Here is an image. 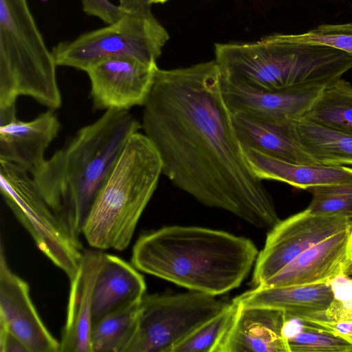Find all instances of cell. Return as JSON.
<instances>
[{
    "label": "cell",
    "instance_id": "603a6c76",
    "mask_svg": "<svg viewBox=\"0 0 352 352\" xmlns=\"http://www.w3.org/2000/svg\"><path fill=\"white\" fill-rule=\"evenodd\" d=\"M303 118L352 136V85L341 78L326 87Z\"/></svg>",
    "mask_w": 352,
    "mask_h": 352
},
{
    "label": "cell",
    "instance_id": "d6a6232c",
    "mask_svg": "<svg viewBox=\"0 0 352 352\" xmlns=\"http://www.w3.org/2000/svg\"><path fill=\"white\" fill-rule=\"evenodd\" d=\"M148 1H151V2L154 3V2H157V1H158L160 0H148Z\"/></svg>",
    "mask_w": 352,
    "mask_h": 352
},
{
    "label": "cell",
    "instance_id": "836d02e7",
    "mask_svg": "<svg viewBox=\"0 0 352 352\" xmlns=\"http://www.w3.org/2000/svg\"><path fill=\"white\" fill-rule=\"evenodd\" d=\"M351 274H352V272H351Z\"/></svg>",
    "mask_w": 352,
    "mask_h": 352
},
{
    "label": "cell",
    "instance_id": "7c38bea8",
    "mask_svg": "<svg viewBox=\"0 0 352 352\" xmlns=\"http://www.w3.org/2000/svg\"><path fill=\"white\" fill-rule=\"evenodd\" d=\"M0 325L26 346L30 352L60 351L58 342L39 316L28 283L9 267L3 245L0 251Z\"/></svg>",
    "mask_w": 352,
    "mask_h": 352
},
{
    "label": "cell",
    "instance_id": "4fadbf2b",
    "mask_svg": "<svg viewBox=\"0 0 352 352\" xmlns=\"http://www.w3.org/2000/svg\"><path fill=\"white\" fill-rule=\"evenodd\" d=\"M352 272V226L307 249L259 287L314 285Z\"/></svg>",
    "mask_w": 352,
    "mask_h": 352
},
{
    "label": "cell",
    "instance_id": "d4e9b609",
    "mask_svg": "<svg viewBox=\"0 0 352 352\" xmlns=\"http://www.w3.org/2000/svg\"><path fill=\"white\" fill-rule=\"evenodd\" d=\"M140 302L115 311L92 324V352H123L133 334Z\"/></svg>",
    "mask_w": 352,
    "mask_h": 352
},
{
    "label": "cell",
    "instance_id": "9c48e42d",
    "mask_svg": "<svg viewBox=\"0 0 352 352\" xmlns=\"http://www.w3.org/2000/svg\"><path fill=\"white\" fill-rule=\"evenodd\" d=\"M229 303L194 292L142 298L136 326L123 352H172L174 346Z\"/></svg>",
    "mask_w": 352,
    "mask_h": 352
},
{
    "label": "cell",
    "instance_id": "277c9868",
    "mask_svg": "<svg viewBox=\"0 0 352 352\" xmlns=\"http://www.w3.org/2000/svg\"><path fill=\"white\" fill-rule=\"evenodd\" d=\"M221 76L263 91L327 87L352 69V55L326 45L274 34L249 43L214 45Z\"/></svg>",
    "mask_w": 352,
    "mask_h": 352
},
{
    "label": "cell",
    "instance_id": "7402d4cb",
    "mask_svg": "<svg viewBox=\"0 0 352 352\" xmlns=\"http://www.w3.org/2000/svg\"><path fill=\"white\" fill-rule=\"evenodd\" d=\"M297 139L319 164L352 166V136L312 122L302 117L292 120Z\"/></svg>",
    "mask_w": 352,
    "mask_h": 352
},
{
    "label": "cell",
    "instance_id": "52a82bcc",
    "mask_svg": "<svg viewBox=\"0 0 352 352\" xmlns=\"http://www.w3.org/2000/svg\"><path fill=\"white\" fill-rule=\"evenodd\" d=\"M151 3L148 0H120L126 13L118 21L53 47L56 65L85 72L91 65L112 57L156 63L169 35L153 14Z\"/></svg>",
    "mask_w": 352,
    "mask_h": 352
},
{
    "label": "cell",
    "instance_id": "ba28073f",
    "mask_svg": "<svg viewBox=\"0 0 352 352\" xmlns=\"http://www.w3.org/2000/svg\"><path fill=\"white\" fill-rule=\"evenodd\" d=\"M0 187L7 205L37 247L72 278L82 256L80 241L72 235L49 205L32 175L22 167L0 159Z\"/></svg>",
    "mask_w": 352,
    "mask_h": 352
},
{
    "label": "cell",
    "instance_id": "30bf717a",
    "mask_svg": "<svg viewBox=\"0 0 352 352\" xmlns=\"http://www.w3.org/2000/svg\"><path fill=\"white\" fill-rule=\"evenodd\" d=\"M352 226L342 214L314 213L307 208L269 230L254 264L252 283L261 286L302 252Z\"/></svg>",
    "mask_w": 352,
    "mask_h": 352
},
{
    "label": "cell",
    "instance_id": "9a60e30c",
    "mask_svg": "<svg viewBox=\"0 0 352 352\" xmlns=\"http://www.w3.org/2000/svg\"><path fill=\"white\" fill-rule=\"evenodd\" d=\"M221 86L232 114L246 113L282 120L304 117L325 88L310 86L263 91L244 87L221 76Z\"/></svg>",
    "mask_w": 352,
    "mask_h": 352
},
{
    "label": "cell",
    "instance_id": "5b68a950",
    "mask_svg": "<svg viewBox=\"0 0 352 352\" xmlns=\"http://www.w3.org/2000/svg\"><path fill=\"white\" fill-rule=\"evenodd\" d=\"M162 174L157 150L142 133H133L98 191L82 234L95 249L123 250Z\"/></svg>",
    "mask_w": 352,
    "mask_h": 352
},
{
    "label": "cell",
    "instance_id": "f546056e",
    "mask_svg": "<svg viewBox=\"0 0 352 352\" xmlns=\"http://www.w3.org/2000/svg\"><path fill=\"white\" fill-rule=\"evenodd\" d=\"M82 8L87 14L99 17L109 25L118 21L126 13L120 5L116 6L108 0H83Z\"/></svg>",
    "mask_w": 352,
    "mask_h": 352
},
{
    "label": "cell",
    "instance_id": "3957f363",
    "mask_svg": "<svg viewBox=\"0 0 352 352\" xmlns=\"http://www.w3.org/2000/svg\"><path fill=\"white\" fill-rule=\"evenodd\" d=\"M140 128L129 111H105L30 173L76 239L126 142Z\"/></svg>",
    "mask_w": 352,
    "mask_h": 352
},
{
    "label": "cell",
    "instance_id": "44dd1931",
    "mask_svg": "<svg viewBox=\"0 0 352 352\" xmlns=\"http://www.w3.org/2000/svg\"><path fill=\"white\" fill-rule=\"evenodd\" d=\"M333 292L328 283L281 287H256L232 302L243 306L282 309L292 316H307L328 308Z\"/></svg>",
    "mask_w": 352,
    "mask_h": 352
},
{
    "label": "cell",
    "instance_id": "6da1fadb",
    "mask_svg": "<svg viewBox=\"0 0 352 352\" xmlns=\"http://www.w3.org/2000/svg\"><path fill=\"white\" fill-rule=\"evenodd\" d=\"M143 107L144 134L176 187L259 228L280 221L263 180L246 162L215 60L157 67Z\"/></svg>",
    "mask_w": 352,
    "mask_h": 352
},
{
    "label": "cell",
    "instance_id": "8992f818",
    "mask_svg": "<svg viewBox=\"0 0 352 352\" xmlns=\"http://www.w3.org/2000/svg\"><path fill=\"white\" fill-rule=\"evenodd\" d=\"M56 66L27 0H0V125L16 118L21 96L60 107Z\"/></svg>",
    "mask_w": 352,
    "mask_h": 352
},
{
    "label": "cell",
    "instance_id": "1f68e13d",
    "mask_svg": "<svg viewBox=\"0 0 352 352\" xmlns=\"http://www.w3.org/2000/svg\"><path fill=\"white\" fill-rule=\"evenodd\" d=\"M0 352H30L22 341L7 328L0 325Z\"/></svg>",
    "mask_w": 352,
    "mask_h": 352
},
{
    "label": "cell",
    "instance_id": "8fae6325",
    "mask_svg": "<svg viewBox=\"0 0 352 352\" xmlns=\"http://www.w3.org/2000/svg\"><path fill=\"white\" fill-rule=\"evenodd\" d=\"M157 67L156 63L148 64L131 57H112L91 65L85 72L94 107L129 111L143 106Z\"/></svg>",
    "mask_w": 352,
    "mask_h": 352
},
{
    "label": "cell",
    "instance_id": "5bb4252c",
    "mask_svg": "<svg viewBox=\"0 0 352 352\" xmlns=\"http://www.w3.org/2000/svg\"><path fill=\"white\" fill-rule=\"evenodd\" d=\"M236 305L233 319L214 352H289L283 335V310Z\"/></svg>",
    "mask_w": 352,
    "mask_h": 352
},
{
    "label": "cell",
    "instance_id": "83f0119b",
    "mask_svg": "<svg viewBox=\"0 0 352 352\" xmlns=\"http://www.w3.org/2000/svg\"><path fill=\"white\" fill-rule=\"evenodd\" d=\"M287 34L295 41L326 45L352 55V21L321 24L303 33Z\"/></svg>",
    "mask_w": 352,
    "mask_h": 352
},
{
    "label": "cell",
    "instance_id": "2e32d148",
    "mask_svg": "<svg viewBox=\"0 0 352 352\" xmlns=\"http://www.w3.org/2000/svg\"><path fill=\"white\" fill-rule=\"evenodd\" d=\"M242 148H250L294 164H319L301 146L292 120L276 119L246 113L232 114Z\"/></svg>",
    "mask_w": 352,
    "mask_h": 352
},
{
    "label": "cell",
    "instance_id": "ac0fdd59",
    "mask_svg": "<svg viewBox=\"0 0 352 352\" xmlns=\"http://www.w3.org/2000/svg\"><path fill=\"white\" fill-rule=\"evenodd\" d=\"M60 124L54 110L48 109L30 121L16 118L0 126V159L32 173L45 160V153L57 136Z\"/></svg>",
    "mask_w": 352,
    "mask_h": 352
},
{
    "label": "cell",
    "instance_id": "7a4b0ae2",
    "mask_svg": "<svg viewBox=\"0 0 352 352\" xmlns=\"http://www.w3.org/2000/svg\"><path fill=\"white\" fill-rule=\"evenodd\" d=\"M258 254L248 238L202 227L171 226L140 236L131 263L146 274L216 296L238 287Z\"/></svg>",
    "mask_w": 352,
    "mask_h": 352
},
{
    "label": "cell",
    "instance_id": "cb8c5ba5",
    "mask_svg": "<svg viewBox=\"0 0 352 352\" xmlns=\"http://www.w3.org/2000/svg\"><path fill=\"white\" fill-rule=\"evenodd\" d=\"M289 352H352V338L314 327L285 316L283 329Z\"/></svg>",
    "mask_w": 352,
    "mask_h": 352
},
{
    "label": "cell",
    "instance_id": "e0dca14e",
    "mask_svg": "<svg viewBox=\"0 0 352 352\" xmlns=\"http://www.w3.org/2000/svg\"><path fill=\"white\" fill-rule=\"evenodd\" d=\"M103 253L85 250L75 276L69 279L67 318L60 341L61 352H92V292Z\"/></svg>",
    "mask_w": 352,
    "mask_h": 352
},
{
    "label": "cell",
    "instance_id": "4316f807",
    "mask_svg": "<svg viewBox=\"0 0 352 352\" xmlns=\"http://www.w3.org/2000/svg\"><path fill=\"white\" fill-rule=\"evenodd\" d=\"M312 199L307 209L314 213L342 214L352 217V182L308 188Z\"/></svg>",
    "mask_w": 352,
    "mask_h": 352
},
{
    "label": "cell",
    "instance_id": "d6986e66",
    "mask_svg": "<svg viewBox=\"0 0 352 352\" xmlns=\"http://www.w3.org/2000/svg\"><path fill=\"white\" fill-rule=\"evenodd\" d=\"M146 283L136 268L120 257L103 253L92 292V324L141 301Z\"/></svg>",
    "mask_w": 352,
    "mask_h": 352
},
{
    "label": "cell",
    "instance_id": "ffe728a7",
    "mask_svg": "<svg viewBox=\"0 0 352 352\" xmlns=\"http://www.w3.org/2000/svg\"><path fill=\"white\" fill-rule=\"evenodd\" d=\"M242 149L250 170L261 180L278 181L302 190L352 182V168L348 166L294 164L253 148Z\"/></svg>",
    "mask_w": 352,
    "mask_h": 352
},
{
    "label": "cell",
    "instance_id": "f1b7e54d",
    "mask_svg": "<svg viewBox=\"0 0 352 352\" xmlns=\"http://www.w3.org/2000/svg\"><path fill=\"white\" fill-rule=\"evenodd\" d=\"M327 283L333 292V300L322 311L305 317L335 322L352 321V278L341 272Z\"/></svg>",
    "mask_w": 352,
    "mask_h": 352
},
{
    "label": "cell",
    "instance_id": "4dcf8cb0",
    "mask_svg": "<svg viewBox=\"0 0 352 352\" xmlns=\"http://www.w3.org/2000/svg\"><path fill=\"white\" fill-rule=\"evenodd\" d=\"M294 317H296L314 327L325 330L337 335L352 338V321L335 322L315 319L305 316Z\"/></svg>",
    "mask_w": 352,
    "mask_h": 352
},
{
    "label": "cell",
    "instance_id": "484cf974",
    "mask_svg": "<svg viewBox=\"0 0 352 352\" xmlns=\"http://www.w3.org/2000/svg\"><path fill=\"white\" fill-rule=\"evenodd\" d=\"M236 309L232 302L219 314L205 322L176 344L172 352H214L230 324Z\"/></svg>",
    "mask_w": 352,
    "mask_h": 352
}]
</instances>
